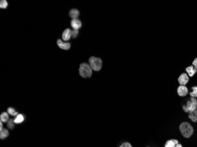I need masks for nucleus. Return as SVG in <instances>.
<instances>
[{"label":"nucleus","mask_w":197,"mask_h":147,"mask_svg":"<svg viewBox=\"0 0 197 147\" xmlns=\"http://www.w3.org/2000/svg\"><path fill=\"white\" fill-rule=\"evenodd\" d=\"M179 131L185 138H190L194 133L192 126L188 122H182L179 126Z\"/></svg>","instance_id":"nucleus-1"},{"label":"nucleus","mask_w":197,"mask_h":147,"mask_svg":"<svg viewBox=\"0 0 197 147\" xmlns=\"http://www.w3.org/2000/svg\"><path fill=\"white\" fill-rule=\"evenodd\" d=\"M79 74L83 78H87L92 76V69L90 65L87 63H82L80 65Z\"/></svg>","instance_id":"nucleus-2"},{"label":"nucleus","mask_w":197,"mask_h":147,"mask_svg":"<svg viewBox=\"0 0 197 147\" xmlns=\"http://www.w3.org/2000/svg\"><path fill=\"white\" fill-rule=\"evenodd\" d=\"M183 110L185 112H192L197 109V99L196 98L191 97L190 100L187 102L186 105H183Z\"/></svg>","instance_id":"nucleus-3"},{"label":"nucleus","mask_w":197,"mask_h":147,"mask_svg":"<svg viewBox=\"0 0 197 147\" xmlns=\"http://www.w3.org/2000/svg\"><path fill=\"white\" fill-rule=\"evenodd\" d=\"M89 65H90L92 70L95 71L100 70L102 67V60L100 58H96L94 56H91L89 60Z\"/></svg>","instance_id":"nucleus-4"},{"label":"nucleus","mask_w":197,"mask_h":147,"mask_svg":"<svg viewBox=\"0 0 197 147\" xmlns=\"http://www.w3.org/2000/svg\"><path fill=\"white\" fill-rule=\"evenodd\" d=\"M177 92L180 97H185L189 93L188 89L185 85H179L177 89Z\"/></svg>","instance_id":"nucleus-5"},{"label":"nucleus","mask_w":197,"mask_h":147,"mask_svg":"<svg viewBox=\"0 0 197 147\" xmlns=\"http://www.w3.org/2000/svg\"><path fill=\"white\" fill-rule=\"evenodd\" d=\"M178 81L180 85H185L189 81V77L187 74L183 73L178 78Z\"/></svg>","instance_id":"nucleus-6"},{"label":"nucleus","mask_w":197,"mask_h":147,"mask_svg":"<svg viewBox=\"0 0 197 147\" xmlns=\"http://www.w3.org/2000/svg\"><path fill=\"white\" fill-rule=\"evenodd\" d=\"M57 44V45L61 49L67 50V49H70V48L71 45L70 43H69V42H63L61 40H58Z\"/></svg>","instance_id":"nucleus-7"},{"label":"nucleus","mask_w":197,"mask_h":147,"mask_svg":"<svg viewBox=\"0 0 197 147\" xmlns=\"http://www.w3.org/2000/svg\"><path fill=\"white\" fill-rule=\"evenodd\" d=\"M71 25L73 29L78 30L82 27V22L78 19H73L71 21Z\"/></svg>","instance_id":"nucleus-8"},{"label":"nucleus","mask_w":197,"mask_h":147,"mask_svg":"<svg viewBox=\"0 0 197 147\" xmlns=\"http://www.w3.org/2000/svg\"><path fill=\"white\" fill-rule=\"evenodd\" d=\"M179 143V141L177 139L172 138L167 141L164 144L163 147H175L176 144Z\"/></svg>","instance_id":"nucleus-9"},{"label":"nucleus","mask_w":197,"mask_h":147,"mask_svg":"<svg viewBox=\"0 0 197 147\" xmlns=\"http://www.w3.org/2000/svg\"><path fill=\"white\" fill-rule=\"evenodd\" d=\"M71 37V31L70 29L67 28L65 29L62 34V38L64 41H68L70 39Z\"/></svg>","instance_id":"nucleus-10"},{"label":"nucleus","mask_w":197,"mask_h":147,"mask_svg":"<svg viewBox=\"0 0 197 147\" xmlns=\"http://www.w3.org/2000/svg\"><path fill=\"white\" fill-rule=\"evenodd\" d=\"M80 15V12L77 9H71L69 12V15L73 19H77Z\"/></svg>","instance_id":"nucleus-11"},{"label":"nucleus","mask_w":197,"mask_h":147,"mask_svg":"<svg viewBox=\"0 0 197 147\" xmlns=\"http://www.w3.org/2000/svg\"><path fill=\"white\" fill-rule=\"evenodd\" d=\"M186 71L188 72L190 77H192L197 72V70L194 66H190L186 68Z\"/></svg>","instance_id":"nucleus-12"},{"label":"nucleus","mask_w":197,"mask_h":147,"mask_svg":"<svg viewBox=\"0 0 197 147\" xmlns=\"http://www.w3.org/2000/svg\"><path fill=\"white\" fill-rule=\"evenodd\" d=\"M189 118L194 122H197V109L195 111L189 113Z\"/></svg>","instance_id":"nucleus-13"},{"label":"nucleus","mask_w":197,"mask_h":147,"mask_svg":"<svg viewBox=\"0 0 197 147\" xmlns=\"http://www.w3.org/2000/svg\"><path fill=\"white\" fill-rule=\"evenodd\" d=\"M24 120V117L23 116L22 114H18V115L16 116V117L14 119V122L15 124H20Z\"/></svg>","instance_id":"nucleus-14"},{"label":"nucleus","mask_w":197,"mask_h":147,"mask_svg":"<svg viewBox=\"0 0 197 147\" xmlns=\"http://www.w3.org/2000/svg\"><path fill=\"white\" fill-rule=\"evenodd\" d=\"M0 119H1V121L3 122H8L9 119V116L8 113L5 112H2L0 115Z\"/></svg>","instance_id":"nucleus-15"},{"label":"nucleus","mask_w":197,"mask_h":147,"mask_svg":"<svg viewBox=\"0 0 197 147\" xmlns=\"http://www.w3.org/2000/svg\"><path fill=\"white\" fill-rule=\"evenodd\" d=\"M8 135H9L8 131L7 130V129L4 128V129L0 132V138H1V140L5 139L6 138H7V137L8 136Z\"/></svg>","instance_id":"nucleus-16"},{"label":"nucleus","mask_w":197,"mask_h":147,"mask_svg":"<svg viewBox=\"0 0 197 147\" xmlns=\"http://www.w3.org/2000/svg\"><path fill=\"white\" fill-rule=\"evenodd\" d=\"M192 91L190 92V95L191 97H194V98H197V87L194 86L192 88Z\"/></svg>","instance_id":"nucleus-17"},{"label":"nucleus","mask_w":197,"mask_h":147,"mask_svg":"<svg viewBox=\"0 0 197 147\" xmlns=\"http://www.w3.org/2000/svg\"><path fill=\"white\" fill-rule=\"evenodd\" d=\"M7 111L10 115H11L12 116H17L18 115V112H17L13 108H11V107L8 108L7 110Z\"/></svg>","instance_id":"nucleus-18"},{"label":"nucleus","mask_w":197,"mask_h":147,"mask_svg":"<svg viewBox=\"0 0 197 147\" xmlns=\"http://www.w3.org/2000/svg\"><path fill=\"white\" fill-rule=\"evenodd\" d=\"M14 121L13 119H9L8 121L7 122V127L9 129H13L14 127Z\"/></svg>","instance_id":"nucleus-19"},{"label":"nucleus","mask_w":197,"mask_h":147,"mask_svg":"<svg viewBox=\"0 0 197 147\" xmlns=\"http://www.w3.org/2000/svg\"><path fill=\"white\" fill-rule=\"evenodd\" d=\"M8 7V2L6 0H1L0 2V8L6 9Z\"/></svg>","instance_id":"nucleus-20"},{"label":"nucleus","mask_w":197,"mask_h":147,"mask_svg":"<svg viewBox=\"0 0 197 147\" xmlns=\"http://www.w3.org/2000/svg\"><path fill=\"white\" fill-rule=\"evenodd\" d=\"M78 30H75V29H73L71 31V37L73 38H75L78 37Z\"/></svg>","instance_id":"nucleus-21"},{"label":"nucleus","mask_w":197,"mask_h":147,"mask_svg":"<svg viewBox=\"0 0 197 147\" xmlns=\"http://www.w3.org/2000/svg\"><path fill=\"white\" fill-rule=\"evenodd\" d=\"M119 147H132V145L129 142H125L122 143Z\"/></svg>","instance_id":"nucleus-22"},{"label":"nucleus","mask_w":197,"mask_h":147,"mask_svg":"<svg viewBox=\"0 0 197 147\" xmlns=\"http://www.w3.org/2000/svg\"><path fill=\"white\" fill-rule=\"evenodd\" d=\"M192 65L194 66V67L197 70V58H196L194 61L192 62Z\"/></svg>","instance_id":"nucleus-23"},{"label":"nucleus","mask_w":197,"mask_h":147,"mask_svg":"<svg viewBox=\"0 0 197 147\" xmlns=\"http://www.w3.org/2000/svg\"><path fill=\"white\" fill-rule=\"evenodd\" d=\"M2 121L0 122V131H1L3 130V128H2Z\"/></svg>","instance_id":"nucleus-24"},{"label":"nucleus","mask_w":197,"mask_h":147,"mask_svg":"<svg viewBox=\"0 0 197 147\" xmlns=\"http://www.w3.org/2000/svg\"><path fill=\"white\" fill-rule=\"evenodd\" d=\"M175 147H183V145L181 144H180V143L179 142L178 144H176Z\"/></svg>","instance_id":"nucleus-25"},{"label":"nucleus","mask_w":197,"mask_h":147,"mask_svg":"<svg viewBox=\"0 0 197 147\" xmlns=\"http://www.w3.org/2000/svg\"><path fill=\"white\" fill-rule=\"evenodd\" d=\"M151 147V146H147V147Z\"/></svg>","instance_id":"nucleus-26"}]
</instances>
